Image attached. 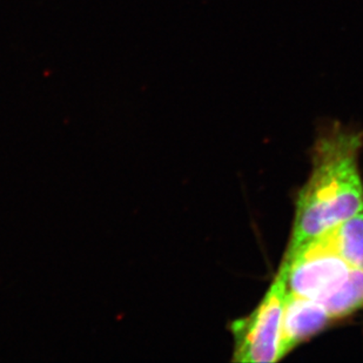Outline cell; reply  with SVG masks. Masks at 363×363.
<instances>
[{
    "label": "cell",
    "instance_id": "1",
    "mask_svg": "<svg viewBox=\"0 0 363 363\" xmlns=\"http://www.w3.org/2000/svg\"><path fill=\"white\" fill-rule=\"evenodd\" d=\"M362 146L361 130L334 123L321 132L313 146L311 175L295 202L287 250L363 212Z\"/></svg>",
    "mask_w": 363,
    "mask_h": 363
},
{
    "label": "cell",
    "instance_id": "2",
    "mask_svg": "<svg viewBox=\"0 0 363 363\" xmlns=\"http://www.w3.org/2000/svg\"><path fill=\"white\" fill-rule=\"evenodd\" d=\"M352 268L337 253L329 230L287 250L279 272L288 291L320 301L345 280Z\"/></svg>",
    "mask_w": 363,
    "mask_h": 363
},
{
    "label": "cell",
    "instance_id": "3",
    "mask_svg": "<svg viewBox=\"0 0 363 363\" xmlns=\"http://www.w3.org/2000/svg\"><path fill=\"white\" fill-rule=\"evenodd\" d=\"M287 284L279 272L253 312L230 325L233 335L232 361L240 363H273L280 361L282 316Z\"/></svg>",
    "mask_w": 363,
    "mask_h": 363
},
{
    "label": "cell",
    "instance_id": "4",
    "mask_svg": "<svg viewBox=\"0 0 363 363\" xmlns=\"http://www.w3.org/2000/svg\"><path fill=\"white\" fill-rule=\"evenodd\" d=\"M288 291V289H287ZM333 321L321 303L288 291L282 316L280 360Z\"/></svg>",
    "mask_w": 363,
    "mask_h": 363
},
{
    "label": "cell",
    "instance_id": "5",
    "mask_svg": "<svg viewBox=\"0 0 363 363\" xmlns=\"http://www.w3.org/2000/svg\"><path fill=\"white\" fill-rule=\"evenodd\" d=\"M319 303L325 307L333 320L353 315L363 308V271L353 267L341 284L333 289Z\"/></svg>",
    "mask_w": 363,
    "mask_h": 363
},
{
    "label": "cell",
    "instance_id": "6",
    "mask_svg": "<svg viewBox=\"0 0 363 363\" xmlns=\"http://www.w3.org/2000/svg\"><path fill=\"white\" fill-rule=\"evenodd\" d=\"M337 253L352 266L363 271V212L330 230Z\"/></svg>",
    "mask_w": 363,
    "mask_h": 363
}]
</instances>
